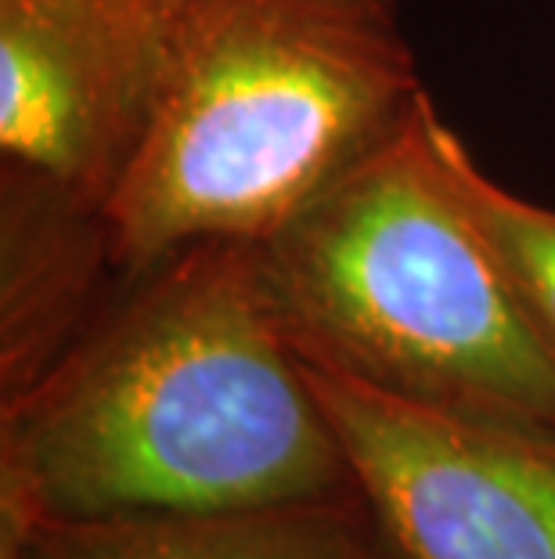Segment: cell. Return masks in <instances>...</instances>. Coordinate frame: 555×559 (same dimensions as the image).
Returning a JSON list of instances; mask_svg holds the SVG:
<instances>
[{"instance_id":"6","label":"cell","mask_w":555,"mask_h":559,"mask_svg":"<svg viewBox=\"0 0 555 559\" xmlns=\"http://www.w3.org/2000/svg\"><path fill=\"white\" fill-rule=\"evenodd\" d=\"M120 275L101 202L29 166H0V401L62 358Z\"/></svg>"},{"instance_id":"7","label":"cell","mask_w":555,"mask_h":559,"mask_svg":"<svg viewBox=\"0 0 555 559\" xmlns=\"http://www.w3.org/2000/svg\"><path fill=\"white\" fill-rule=\"evenodd\" d=\"M26 559H397L361 491L224 513L47 520Z\"/></svg>"},{"instance_id":"5","label":"cell","mask_w":555,"mask_h":559,"mask_svg":"<svg viewBox=\"0 0 555 559\" xmlns=\"http://www.w3.org/2000/svg\"><path fill=\"white\" fill-rule=\"evenodd\" d=\"M181 0H0V156L109 206L156 116Z\"/></svg>"},{"instance_id":"4","label":"cell","mask_w":555,"mask_h":559,"mask_svg":"<svg viewBox=\"0 0 555 559\" xmlns=\"http://www.w3.org/2000/svg\"><path fill=\"white\" fill-rule=\"evenodd\" d=\"M303 372L397 559H555V430Z\"/></svg>"},{"instance_id":"1","label":"cell","mask_w":555,"mask_h":559,"mask_svg":"<svg viewBox=\"0 0 555 559\" xmlns=\"http://www.w3.org/2000/svg\"><path fill=\"white\" fill-rule=\"evenodd\" d=\"M0 462L26 473L47 520L358 491L256 246L234 239L123 271L62 358L0 401Z\"/></svg>"},{"instance_id":"8","label":"cell","mask_w":555,"mask_h":559,"mask_svg":"<svg viewBox=\"0 0 555 559\" xmlns=\"http://www.w3.org/2000/svg\"><path fill=\"white\" fill-rule=\"evenodd\" d=\"M430 141L447 192L462 206L519 311L555 358V210L494 181L436 105H430Z\"/></svg>"},{"instance_id":"2","label":"cell","mask_w":555,"mask_h":559,"mask_svg":"<svg viewBox=\"0 0 555 559\" xmlns=\"http://www.w3.org/2000/svg\"><path fill=\"white\" fill-rule=\"evenodd\" d=\"M422 102L400 0H181L145 145L105 206L116 264L267 239Z\"/></svg>"},{"instance_id":"3","label":"cell","mask_w":555,"mask_h":559,"mask_svg":"<svg viewBox=\"0 0 555 559\" xmlns=\"http://www.w3.org/2000/svg\"><path fill=\"white\" fill-rule=\"evenodd\" d=\"M430 105L256 246L297 358L383 394L555 430V358L433 159Z\"/></svg>"}]
</instances>
